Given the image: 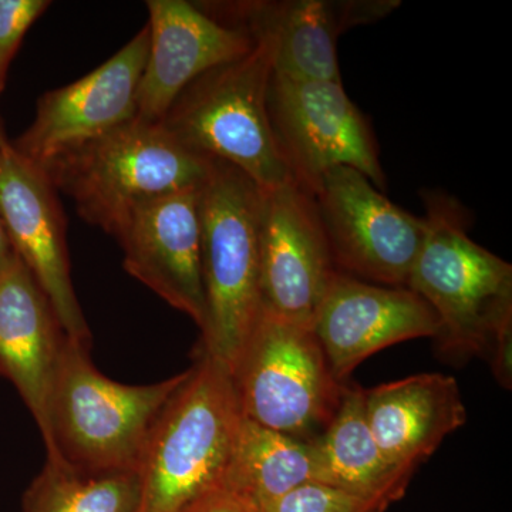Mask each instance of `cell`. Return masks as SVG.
Segmentation results:
<instances>
[{
  "label": "cell",
  "instance_id": "1",
  "mask_svg": "<svg viewBox=\"0 0 512 512\" xmlns=\"http://www.w3.org/2000/svg\"><path fill=\"white\" fill-rule=\"evenodd\" d=\"M90 343L64 335L47 399V463L89 473L136 471L158 414L181 386L180 375L128 386L101 375Z\"/></svg>",
  "mask_w": 512,
  "mask_h": 512
},
{
  "label": "cell",
  "instance_id": "2",
  "mask_svg": "<svg viewBox=\"0 0 512 512\" xmlns=\"http://www.w3.org/2000/svg\"><path fill=\"white\" fill-rule=\"evenodd\" d=\"M426 208V238L407 288L436 313L441 353L488 359L497 339L512 330V266L468 237L460 202L429 194Z\"/></svg>",
  "mask_w": 512,
  "mask_h": 512
},
{
  "label": "cell",
  "instance_id": "3",
  "mask_svg": "<svg viewBox=\"0 0 512 512\" xmlns=\"http://www.w3.org/2000/svg\"><path fill=\"white\" fill-rule=\"evenodd\" d=\"M242 420L231 370L198 352L148 436L138 467L137 512H180L220 483Z\"/></svg>",
  "mask_w": 512,
  "mask_h": 512
},
{
  "label": "cell",
  "instance_id": "4",
  "mask_svg": "<svg viewBox=\"0 0 512 512\" xmlns=\"http://www.w3.org/2000/svg\"><path fill=\"white\" fill-rule=\"evenodd\" d=\"M211 163L160 124L134 119L37 165L84 221L114 237L144 202L200 188Z\"/></svg>",
  "mask_w": 512,
  "mask_h": 512
},
{
  "label": "cell",
  "instance_id": "5",
  "mask_svg": "<svg viewBox=\"0 0 512 512\" xmlns=\"http://www.w3.org/2000/svg\"><path fill=\"white\" fill-rule=\"evenodd\" d=\"M272 72L271 45L255 39L247 55L188 84L158 124L192 153L234 165L261 190L292 183L269 121Z\"/></svg>",
  "mask_w": 512,
  "mask_h": 512
},
{
  "label": "cell",
  "instance_id": "6",
  "mask_svg": "<svg viewBox=\"0 0 512 512\" xmlns=\"http://www.w3.org/2000/svg\"><path fill=\"white\" fill-rule=\"evenodd\" d=\"M207 316L198 352L232 370L261 315V188L234 165L212 160L198 192Z\"/></svg>",
  "mask_w": 512,
  "mask_h": 512
},
{
  "label": "cell",
  "instance_id": "7",
  "mask_svg": "<svg viewBox=\"0 0 512 512\" xmlns=\"http://www.w3.org/2000/svg\"><path fill=\"white\" fill-rule=\"evenodd\" d=\"M231 375L245 419L308 441L329 426L348 383L333 375L311 325L265 308Z\"/></svg>",
  "mask_w": 512,
  "mask_h": 512
},
{
  "label": "cell",
  "instance_id": "8",
  "mask_svg": "<svg viewBox=\"0 0 512 512\" xmlns=\"http://www.w3.org/2000/svg\"><path fill=\"white\" fill-rule=\"evenodd\" d=\"M268 114L279 151L306 190H315L323 175L339 167L359 171L383 190L386 175L375 134L342 82L272 72Z\"/></svg>",
  "mask_w": 512,
  "mask_h": 512
},
{
  "label": "cell",
  "instance_id": "9",
  "mask_svg": "<svg viewBox=\"0 0 512 512\" xmlns=\"http://www.w3.org/2000/svg\"><path fill=\"white\" fill-rule=\"evenodd\" d=\"M340 272L370 284L407 288L426 238L424 217L390 201L366 175L339 167L312 191Z\"/></svg>",
  "mask_w": 512,
  "mask_h": 512
},
{
  "label": "cell",
  "instance_id": "10",
  "mask_svg": "<svg viewBox=\"0 0 512 512\" xmlns=\"http://www.w3.org/2000/svg\"><path fill=\"white\" fill-rule=\"evenodd\" d=\"M212 18L238 26L272 49L279 76L302 80L340 79L338 40L399 8L397 0H242L198 3Z\"/></svg>",
  "mask_w": 512,
  "mask_h": 512
},
{
  "label": "cell",
  "instance_id": "11",
  "mask_svg": "<svg viewBox=\"0 0 512 512\" xmlns=\"http://www.w3.org/2000/svg\"><path fill=\"white\" fill-rule=\"evenodd\" d=\"M262 306L311 325L339 274L312 192L292 181L261 190Z\"/></svg>",
  "mask_w": 512,
  "mask_h": 512
},
{
  "label": "cell",
  "instance_id": "12",
  "mask_svg": "<svg viewBox=\"0 0 512 512\" xmlns=\"http://www.w3.org/2000/svg\"><path fill=\"white\" fill-rule=\"evenodd\" d=\"M0 220L13 251L49 299L64 335L92 342L74 292L66 218L56 188L42 167L12 147L0 146Z\"/></svg>",
  "mask_w": 512,
  "mask_h": 512
},
{
  "label": "cell",
  "instance_id": "13",
  "mask_svg": "<svg viewBox=\"0 0 512 512\" xmlns=\"http://www.w3.org/2000/svg\"><path fill=\"white\" fill-rule=\"evenodd\" d=\"M150 47L147 25L96 70L37 100L32 124L12 147L35 164L136 119L137 92Z\"/></svg>",
  "mask_w": 512,
  "mask_h": 512
},
{
  "label": "cell",
  "instance_id": "14",
  "mask_svg": "<svg viewBox=\"0 0 512 512\" xmlns=\"http://www.w3.org/2000/svg\"><path fill=\"white\" fill-rule=\"evenodd\" d=\"M312 329L333 375L348 382L353 370L380 350L436 338L439 319L412 289L370 284L339 272L315 313Z\"/></svg>",
  "mask_w": 512,
  "mask_h": 512
},
{
  "label": "cell",
  "instance_id": "15",
  "mask_svg": "<svg viewBox=\"0 0 512 512\" xmlns=\"http://www.w3.org/2000/svg\"><path fill=\"white\" fill-rule=\"evenodd\" d=\"M200 188L144 202L114 238L124 269L202 329L207 316L201 264Z\"/></svg>",
  "mask_w": 512,
  "mask_h": 512
},
{
  "label": "cell",
  "instance_id": "16",
  "mask_svg": "<svg viewBox=\"0 0 512 512\" xmlns=\"http://www.w3.org/2000/svg\"><path fill=\"white\" fill-rule=\"evenodd\" d=\"M150 47L137 92L136 119L160 123L188 84L221 64L247 55L255 39L220 22L198 3L148 0Z\"/></svg>",
  "mask_w": 512,
  "mask_h": 512
},
{
  "label": "cell",
  "instance_id": "17",
  "mask_svg": "<svg viewBox=\"0 0 512 512\" xmlns=\"http://www.w3.org/2000/svg\"><path fill=\"white\" fill-rule=\"evenodd\" d=\"M64 332L15 251L0 262V377L9 380L45 434L47 399Z\"/></svg>",
  "mask_w": 512,
  "mask_h": 512
},
{
  "label": "cell",
  "instance_id": "18",
  "mask_svg": "<svg viewBox=\"0 0 512 512\" xmlns=\"http://www.w3.org/2000/svg\"><path fill=\"white\" fill-rule=\"evenodd\" d=\"M365 413L384 457L413 470L467 421L457 380L441 373H421L365 389Z\"/></svg>",
  "mask_w": 512,
  "mask_h": 512
},
{
  "label": "cell",
  "instance_id": "19",
  "mask_svg": "<svg viewBox=\"0 0 512 512\" xmlns=\"http://www.w3.org/2000/svg\"><path fill=\"white\" fill-rule=\"evenodd\" d=\"M322 458V483L362 497L394 504L416 473L390 463L367 424L365 389L346 383L338 412L315 440Z\"/></svg>",
  "mask_w": 512,
  "mask_h": 512
},
{
  "label": "cell",
  "instance_id": "20",
  "mask_svg": "<svg viewBox=\"0 0 512 512\" xmlns=\"http://www.w3.org/2000/svg\"><path fill=\"white\" fill-rule=\"evenodd\" d=\"M313 481L322 483V458L315 440L296 439L244 417L221 483L268 510L279 498Z\"/></svg>",
  "mask_w": 512,
  "mask_h": 512
},
{
  "label": "cell",
  "instance_id": "21",
  "mask_svg": "<svg viewBox=\"0 0 512 512\" xmlns=\"http://www.w3.org/2000/svg\"><path fill=\"white\" fill-rule=\"evenodd\" d=\"M140 498L136 471L89 473L46 461L26 490L23 512H137Z\"/></svg>",
  "mask_w": 512,
  "mask_h": 512
},
{
  "label": "cell",
  "instance_id": "22",
  "mask_svg": "<svg viewBox=\"0 0 512 512\" xmlns=\"http://www.w3.org/2000/svg\"><path fill=\"white\" fill-rule=\"evenodd\" d=\"M390 504L323 483H308L279 498L268 512H386Z\"/></svg>",
  "mask_w": 512,
  "mask_h": 512
},
{
  "label": "cell",
  "instance_id": "23",
  "mask_svg": "<svg viewBox=\"0 0 512 512\" xmlns=\"http://www.w3.org/2000/svg\"><path fill=\"white\" fill-rule=\"evenodd\" d=\"M49 6L47 0H0V96L23 37Z\"/></svg>",
  "mask_w": 512,
  "mask_h": 512
},
{
  "label": "cell",
  "instance_id": "24",
  "mask_svg": "<svg viewBox=\"0 0 512 512\" xmlns=\"http://www.w3.org/2000/svg\"><path fill=\"white\" fill-rule=\"evenodd\" d=\"M180 512H268L262 505L227 484L218 483L200 497L185 505Z\"/></svg>",
  "mask_w": 512,
  "mask_h": 512
},
{
  "label": "cell",
  "instance_id": "25",
  "mask_svg": "<svg viewBox=\"0 0 512 512\" xmlns=\"http://www.w3.org/2000/svg\"><path fill=\"white\" fill-rule=\"evenodd\" d=\"M491 370L497 383L504 389H511L512 386V330L503 333L491 349L490 356Z\"/></svg>",
  "mask_w": 512,
  "mask_h": 512
},
{
  "label": "cell",
  "instance_id": "26",
  "mask_svg": "<svg viewBox=\"0 0 512 512\" xmlns=\"http://www.w3.org/2000/svg\"><path fill=\"white\" fill-rule=\"evenodd\" d=\"M13 251L12 245H10V241L8 238V234H6V229L3 227V222L0 220V262L6 258Z\"/></svg>",
  "mask_w": 512,
  "mask_h": 512
},
{
  "label": "cell",
  "instance_id": "27",
  "mask_svg": "<svg viewBox=\"0 0 512 512\" xmlns=\"http://www.w3.org/2000/svg\"><path fill=\"white\" fill-rule=\"evenodd\" d=\"M10 141L8 137H6L5 127H3L2 119H0V146H5V144H9Z\"/></svg>",
  "mask_w": 512,
  "mask_h": 512
}]
</instances>
